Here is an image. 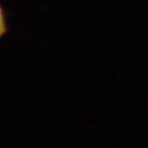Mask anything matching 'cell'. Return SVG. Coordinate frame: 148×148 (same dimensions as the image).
<instances>
[{"mask_svg": "<svg viewBox=\"0 0 148 148\" xmlns=\"http://www.w3.org/2000/svg\"><path fill=\"white\" fill-rule=\"evenodd\" d=\"M7 31V25H6L5 16L3 14V11L0 7V37L3 36Z\"/></svg>", "mask_w": 148, "mask_h": 148, "instance_id": "obj_1", "label": "cell"}]
</instances>
